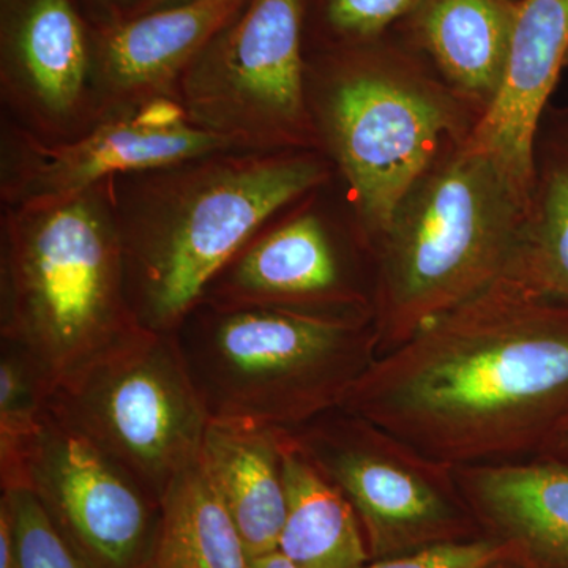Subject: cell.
Wrapping results in <instances>:
<instances>
[{"instance_id":"obj_1","label":"cell","mask_w":568,"mask_h":568,"mask_svg":"<svg viewBox=\"0 0 568 568\" xmlns=\"http://www.w3.org/2000/svg\"><path fill=\"white\" fill-rule=\"evenodd\" d=\"M339 407L452 467L541 457L568 428V302L504 276L377 355Z\"/></svg>"},{"instance_id":"obj_2","label":"cell","mask_w":568,"mask_h":568,"mask_svg":"<svg viewBox=\"0 0 568 568\" xmlns=\"http://www.w3.org/2000/svg\"><path fill=\"white\" fill-rule=\"evenodd\" d=\"M331 179L316 149H226L114 175L126 294L141 327L173 334L272 216Z\"/></svg>"},{"instance_id":"obj_3","label":"cell","mask_w":568,"mask_h":568,"mask_svg":"<svg viewBox=\"0 0 568 568\" xmlns=\"http://www.w3.org/2000/svg\"><path fill=\"white\" fill-rule=\"evenodd\" d=\"M111 181L0 205V342L24 351L51 390L141 327L126 294Z\"/></svg>"},{"instance_id":"obj_4","label":"cell","mask_w":568,"mask_h":568,"mask_svg":"<svg viewBox=\"0 0 568 568\" xmlns=\"http://www.w3.org/2000/svg\"><path fill=\"white\" fill-rule=\"evenodd\" d=\"M530 205L493 156L465 142L428 171L376 246L377 355L504 278Z\"/></svg>"},{"instance_id":"obj_5","label":"cell","mask_w":568,"mask_h":568,"mask_svg":"<svg viewBox=\"0 0 568 568\" xmlns=\"http://www.w3.org/2000/svg\"><path fill=\"white\" fill-rule=\"evenodd\" d=\"M173 334L211 420L286 429L342 406L379 347L373 313L321 315L203 301Z\"/></svg>"},{"instance_id":"obj_6","label":"cell","mask_w":568,"mask_h":568,"mask_svg":"<svg viewBox=\"0 0 568 568\" xmlns=\"http://www.w3.org/2000/svg\"><path fill=\"white\" fill-rule=\"evenodd\" d=\"M373 41L324 51L306 92L323 144L349 186L361 231L373 245L428 173L440 136L454 126L446 103L414 88L372 50Z\"/></svg>"},{"instance_id":"obj_7","label":"cell","mask_w":568,"mask_h":568,"mask_svg":"<svg viewBox=\"0 0 568 568\" xmlns=\"http://www.w3.org/2000/svg\"><path fill=\"white\" fill-rule=\"evenodd\" d=\"M48 410L159 503L196 465L211 420L175 335L144 327L59 381Z\"/></svg>"},{"instance_id":"obj_8","label":"cell","mask_w":568,"mask_h":568,"mask_svg":"<svg viewBox=\"0 0 568 568\" xmlns=\"http://www.w3.org/2000/svg\"><path fill=\"white\" fill-rule=\"evenodd\" d=\"M197 129L245 151H321L305 81V0H246L183 73Z\"/></svg>"},{"instance_id":"obj_9","label":"cell","mask_w":568,"mask_h":568,"mask_svg":"<svg viewBox=\"0 0 568 568\" xmlns=\"http://www.w3.org/2000/svg\"><path fill=\"white\" fill-rule=\"evenodd\" d=\"M354 508L369 560L481 537L454 467L343 407L287 428Z\"/></svg>"},{"instance_id":"obj_10","label":"cell","mask_w":568,"mask_h":568,"mask_svg":"<svg viewBox=\"0 0 568 568\" xmlns=\"http://www.w3.org/2000/svg\"><path fill=\"white\" fill-rule=\"evenodd\" d=\"M235 149L197 129L175 99L126 104L71 141L43 142L0 119V205L71 196L114 175Z\"/></svg>"},{"instance_id":"obj_11","label":"cell","mask_w":568,"mask_h":568,"mask_svg":"<svg viewBox=\"0 0 568 568\" xmlns=\"http://www.w3.org/2000/svg\"><path fill=\"white\" fill-rule=\"evenodd\" d=\"M26 489L89 568H142L160 503L50 410L32 448Z\"/></svg>"},{"instance_id":"obj_12","label":"cell","mask_w":568,"mask_h":568,"mask_svg":"<svg viewBox=\"0 0 568 568\" xmlns=\"http://www.w3.org/2000/svg\"><path fill=\"white\" fill-rule=\"evenodd\" d=\"M316 190L272 216L213 275L200 301L321 315L373 313L372 291L365 290L342 237L316 207Z\"/></svg>"},{"instance_id":"obj_13","label":"cell","mask_w":568,"mask_h":568,"mask_svg":"<svg viewBox=\"0 0 568 568\" xmlns=\"http://www.w3.org/2000/svg\"><path fill=\"white\" fill-rule=\"evenodd\" d=\"M0 104L43 142L71 141L99 121L91 22L77 0H2Z\"/></svg>"},{"instance_id":"obj_14","label":"cell","mask_w":568,"mask_h":568,"mask_svg":"<svg viewBox=\"0 0 568 568\" xmlns=\"http://www.w3.org/2000/svg\"><path fill=\"white\" fill-rule=\"evenodd\" d=\"M246 0H193L182 6L91 24L97 112L153 99L178 100L179 82Z\"/></svg>"},{"instance_id":"obj_15","label":"cell","mask_w":568,"mask_h":568,"mask_svg":"<svg viewBox=\"0 0 568 568\" xmlns=\"http://www.w3.org/2000/svg\"><path fill=\"white\" fill-rule=\"evenodd\" d=\"M568 58V0H518L503 80L465 144L488 153L532 201L541 112Z\"/></svg>"},{"instance_id":"obj_16","label":"cell","mask_w":568,"mask_h":568,"mask_svg":"<svg viewBox=\"0 0 568 568\" xmlns=\"http://www.w3.org/2000/svg\"><path fill=\"white\" fill-rule=\"evenodd\" d=\"M481 537L521 568H568V467L536 457L454 467Z\"/></svg>"},{"instance_id":"obj_17","label":"cell","mask_w":568,"mask_h":568,"mask_svg":"<svg viewBox=\"0 0 568 568\" xmlns=\"http://www.w3.org/2000/svg\"><path fill=\"white\" fill-rule=\"evenodd\" d=\"M197 463L250 556L278 549L286 518L283 428L209 420Z\"/></svg>"},{"instance_id":"obj_18","label":"cell","mask_w":568,"mask_h":568,"mask_svg":"<svg viewBox=\"0 0 568 568\" xmlns=\"http://www.w3.org/2000/svg\"><path fill=\"white\" fill-rule=\"evenodd\" d=\"M518 0H418L405 20L448 81L491 102L503 80Z\"/></svg>"},{"instance_id":"obj_19","label":"cell","mask_w":568,"mask_h":568,"mask_svg":"<svg viewBox=\"0 0 568 568\" xmlns=\"http://www.w3.org/2000/svg\"><path fill=\"white\" fill-rule=\"evenodd\" d=\"M286 518L278 551L297 568H357L369 560L361 523L343 493L283 428Z\"/></svg>"},{"instance_id":"obj_20","label":"cell","mask_w":568,"mask_h":568,"mask_svg":"<svg viewBox=\"0 0 568 568\" xmlns=\"http://www.w3.org/2000/svg\"><path fill=\"white\" fill-rule=\"evenodd\" d=\"M250 560L244 538L196 463L163 496L142 568H250Z\"/></svg>"},{"instance_id":"obj_21","label":"cell","mask_w":568,"mask_h":568,"mask_svg":"<svg viewBox=\"0 0 568 568\" xmlns=\"http://www.w3.org/2000/svg\"><path fill=\"white\" fill-rule=\"evenodd\" d=\"M530 293L568 302V138L548 153L507 272Z\"/></svg>"},{"instance_id":"obj_22","label":"cell","mask_w":568,"mask_h":568,"mask_svg":"<svg viewBox=\"0 0 568 568\" xmlns=\"http://www.w3.org/2000/svg\"><path fill=\"white\" fill-rule=\"evenodd\" d=\"M51 384L20 347L0 342V488H26L32 448L48 414Z\"/></svg>"},{"instance_id":"obj_23","label":"cell","mask_w":568,"mask_h":568,"mask_svg":"<svg viewBox=\"0 0 568 568\" xmlns=\"http://www.w3.org/2000/svg\"><path fill=\"white\" fill-rule=\"evenodd\" d=\"M418 0H305V44L323 50L381 39L394 22L405 20Z\"/></svg>"},{"instance_id":"obj_24","label":"cell","mask_w":568,"mask_h":568,"mask_svg":"<svg viewBox=\"0 0 568 568\" xmlns=\"http://www.w3.org/2000/svg\"><path fill=\"white\" fill-rule=\"evenodd\" d=\"M0 506L10 517L17 568H89L31 489L2 491Z\"/></svg>"},{"instance_id":"obj_25","label":"cell","mask_w":568,"mask_h":568,"mask_svg":"<svg viewBox=\"0 0 568 568\" xmlns=\"http://www.w3.org/2000/svg\"><path fill=\"white\" fill-rule=\"evenodd\" d=\"M508 551L487 537L417 549L395 558L368 560L357 568H487Z\"/></svg>"},{"instance_id":"obj_26","label":"cell","mask_w":568,"mask_h":568,"mask_svg":"<svg viewBox=\"0 0 568 568\" xmlns=\"http://www.w3.org/2000/svg\"><path fill=\"white\" fill-rule=\"evenodd\" d=\"M91 24L125 20L140 7L142 0H77Z\"/></svg>"},{"instance_id":"obj_27","label":"cell","mask_w":568,"mask_h":568,"mask_svg":"<svg viewBox=\"0 0 568 568\" xmlns=\"http://www.w3.org/2000/svg\"><path fill=\"white\" fill-rule=\"evenodd\" d=\"M0 568H17L13 532L9 514L3 506H0Z\"/></svg>"},{"instance_id":"obj_28","label":"cell","mask_w":568,"mask_h":568,"mask_svg":"<svg viewBox=\"0 0 568 568\" xmlns=\"http://www.w3.org/2000/svg\"><path fill=\"white\" fill-rule=\"evenodd\" d=\"M250 568H297L278 549L265 552V555L254 556L250 560Z\"/></svg>"},{"instance_id":"obj_29","label":"cell","mask_w":568,"mask_h":568,"mask_svg":"<svg viewBox=\"0 0 568 568\" xmlns=\"http://www.w3.org/2000/svg\"><path fill=\"white\" fill-rule=\"evenodd\" d=\"M189 2H193V0H142L140 7H138L129 18L151 13V11L171 9V7H178Z\"/></svg>"},{"instance_id":"obj_30","label":"cell","mask_w":568,"mask_h":568,"mask_svg":"<svg viewBox=\"0 0 568 568\" xmlns=\"http://www.w3.org/2000/svg\"><path fill=\"white\" fill-rule=\"evenodd\" d=\"M541 457L556 459L560 465L568 467V428L558 437L555 444Z\"/></svg>"},{"instance_id":"obj_31","label":"cell","mask_w":568,"mask_h":568,"mask_svg":"<svg viewBox=\"0 0 568 568\" xmlns=\"http://www.w3.org/2000/svg\"><path fill=\"white\" fill-rule=\"evenodd\" d=\"M487 568H521V567L517 566V564H515V562H511L510 559H500V560H497V562L491 564V566H489Z\"/></svg>"}]
</instances>
